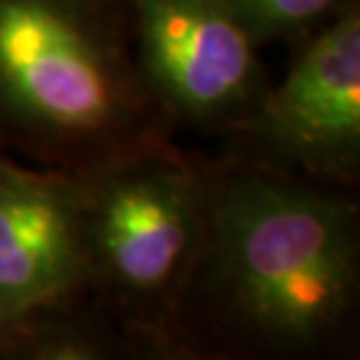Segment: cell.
<instances>
[{
  "label": "cell",
  "instance_id": "6da1fadb",
  "mask_svg": "<svg viewBox=\"0 0 360 360\" xmlns=\"http://www.w3.org/2000/svg\"><path fill=\"white\" fill-rule=\"evenodd\" d=\"M174 330L180 360L356 358V190L208 157L204 227Z\"/></svg>",
  "mask_w": 360,
  "mask_h": 360
},
{
  "label": "cell",
  "instance_id": "7a4b0ae2",
  "mask_svg": "<svg viewBox=\"0 0 360 360\" xmlns=\"http://www.w3.org/2000/svg\"><path fill=\"white\" fill-rule=\"evenodd\" d=\"M167 136L131 0H0V153L82 174Z\"/></svg>",
  "mask_w": 360,
  "mask_h": 360
},
{
  "label": "cell",
  "instance_id": "3957f363",
  "mask_svg": "<svg viewBox=\"0 0 360 360\" xmlns=\"http://www.w3.org/2000/svg\"><path fill=\"white\" fill-rule=\"evenodd\" d=\"M75 176L89 297L136 360H180L174 319L204 227L208 155L167 136Z\"/></svg>",
  "mask_w": 360,
  "mask_h": 360
},
{
  "label": "cell",
  "instance_id": "277c9868",
  "mask_svg": "<svg viewBox=\"0 0 360 360\" xmlns=\"http://www.w3.org/2000/svg\"><path fill=\"white\" fill-rule=\"evenodd\" d=\"M220 157L356 190L360 183V0L295 42L285 75L222 136Z\"/></svg>",
  "mask_w": 360,
  "mask_h": 360
},
{
  "label": "cell",
  "instance_id": "5b68a950",
  "mask_svg": "<svg viewBox=\"0 0 360 360\" xmlns=\"http://www.w3.org/2000/svg\"><path fill=\"white\" fill-rule=\"evenodd\" d=\"M143 84L169 131L222 139L253 112L271 77L225 0H131Z\"/></svg>",
  "mask_w": 360,
  "mask_h": 360
},
{
  "label": "cell",
  "instance_id": "8992f818",
  "mask_svg": "<svg viewBox=\"0 0 360 360\" xmlns=\"http://www.w3.org/2000/svg\"><path fill=\"white\" fill-rule=\"evenodd\" d=\"M87 292L75 174L0 153V304L12 319Z\"/></svg>",
  "mask_w": 360,
  "mask_h": 360
},
{
  "label": "cell",
  "instance_id": "52a82bcc",
  "mask_svg": "<svg viewBox=\"0 0 360 360\" xmlns=\"http://www.w3.org/2000/svg\"><path fill=\"white\" fill-rule=\"evenodd\" d=\"M0 360H136L131 344L89 292L5 321Z\"/></svg>",
  "mask_w": 360,
  "mask_h": 360
},
{
  "label": "cell",
  "instance_id": "ba28073f",
  "mask_svg": "<svg viewBox=\"0 0 360 360\" xmlns=\"http://www.w3.org/2000/svg\"><path fill=\"white\" fill-rule=\"evenodd\" d=\"M257 47L300 42L358 0H225Z\"/></svg>",
  "mask_w": 360,
  "mask_h": 360
},
{
  "label": "cell",
  "instance_id": "9c48e42d",
  "mask_svg": "<svg viewBox=\"0 0 360 360\" xmlns=\"http://www.w3.org/2000/svg\"><path fill=\"white\" fill-rule=\"evenodd\" d=\"M5 321H7V316H5V309H3V304H0V330H3Z\"/></svg>",
  "mask_w": 360,
  "mask_h": 360
}]
</instances>
